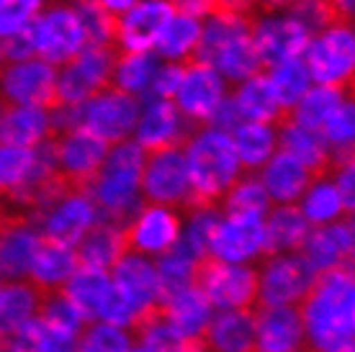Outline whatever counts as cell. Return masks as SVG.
I'll return each instance as SVG.
<instances>
[{
    "label": "cell",
    "instance_id": "obj_53",
    "mask_svg": "<svg viewBox=\"0 0 355 352\" xmlns=\"http://www.w3.org/2000/svg\"><path fill=\"white\" fill-rule=\"evenodd\" d=\"M8 64V57H6V46H3V39H0V70Z\"/></svg>",
    "mask_w": 355,
    "mask_h": 352
},
{
    "label": "cell",
    "instance_id": "obj_12",
    "mask_svg": "<svg viewBox=\"0 0 355 352\" xmlns=\"http://www.w3.org/2000/svg\"><path fill=\"white\" fill-rule=\"evenodd\" d=\"M266 242V219L252 213H232L216 221L209 237V252L224 263L260 265Z\"/></svg>",
    "mask_w": 355,
    "mask_h": 352
},
{
    "label": "cell",
    "instance_id": "obj_39",
    "mask_svg": "<svg viewBox=\"0 0 355 352\" xmlns=\"http://www.w3.org/2000/svg\"><path fill=\"white\" fill-rule=\"evenodd\" d=\"M165 303H168L170 322L175 324V329L183 337L201 335L214 317L211 303H209V301H206L198 291H193V288L180 291L178 296H173L170 301H165Z\"/></svg>",
    "mask_w": 355,
    "mask_h": 352
},
{
    "label": "cell",
    "instance_id": "obj_2",
    "mask_svg": "<svg viewBox=\"0 0 355 352\" xmlns=\"http://www.w3.org/2000/svg\"><path fill=\"white\" fill-rule=\"evenodd\" d=\"M186 162L191 201L183 211V219L196 211H222L224 195L245 175L232 137L209 126L196 132L186 144Z\"/></svg>",
    "mask_w": 355,
    "mask_h": 352
},
{
    "label": "cell",
    "instance_id": "obj_29",
    "mask_svg": "<svg viewBox=\"0 0 355 352\" xmlns=\"http://www.w3.org/2000/svg\"><path fill=\"white\" fill-rule=\"evenodd\" d=\"M111 291V273L98 267H78L62 285V296L78 308L85 322H96Z\"/></svg>",
    "mask_w": 355,
    "mask_h": 352
},
{
    "label": "cell",
    "instance_id": "obj_26",
    "mask_svg": "<svg viewBox=\"0 0 355 352\" xmlns=\"http://www.w3.org/2000/svg\"><path fill=\"white\" fill-rule=\"evenodd\" d=\"M230 137L245 175H258L268 165V159L278 152V134L270 123L242 121Z\"/></svg>",
    "mask_w": 355,
    "mask_h": 352
},
{
    "label": "cell",
    "instance_id": "obj_55",
    "mask_svg": "<svg viewBox=\"0 0 355 352\" xmlns=\"http://www.w3.org/2000/svg\"><path fill=\"white\" fill-rule=\"evenodd\" d=\"M54 3H64V0H54Z\"/></svg>",
    "mask_w": 355,
    "mask_h": 352
},
{
    "label": "cell",
    "instance_id": "obj_6",
    "mask_svg": "<svg viewBox=\"0 0 355 352\" xmlns=\"http://www.w3.org/2000/svg\"><path fill=\"white\" fill-rule=\"evenodd\" d=\"M139 193L144 203L168 206L175 211H186L191 201V180H188L186 147H168V150L144 152L142 180Z\"/></svg>",
    "mask_w": 355,
    "mask_h": 352
},
{
    "label": "cell",
    "instance_id": "obj_1",
    "mask_svg": "<svg viewBox=\"0 0 355 352\" xmlns=\"http://www.w3.org/2000/svg\"><path fill=\"white\" fill-rule=\"evenodd\" d=\"M306 337L320 352L355 340V273L353 265H338L314 275L299 303Z\"/></svg>",
    "mask_w": 355,
    "mask_h": 352
},
{
    "label": "cell",
    "instance_id": "obj_11",
    "mask_svg": "<svg viewBox=\"0 0 355 352\" xmlns=\"http://www.w3.org/2000/svg\"><path fill=\"white\" fill-rule=\"evenodd\" d=\"M183 231V213L168 206L144 203L139 213L121 229V257L165 255L175 247Z\"/></svg>",
    "mask_w": 355,
    "mask_h": 352
},
{
    "label": "cell",
    "instance_id": "obj_8",
    "mask_svg": "<svg viewBox=\"0 0 355 352\" xmlns=\"http://www.w3.org/2000/svg\"><path fill=\"white\" fill-rule=\"evenodd\" d=\"M36 57L52 67H62L85 49V34L75 10L67 3H49L31 21Z\"/></svg>",
    "mask_w": 355,
    "mask_h": 352
},
{
    "label": "cell",
    "instance_id": "obj_32",
    "mask_svg": "<svg viewBox=\"0 0 355 352\" xmlns=\"http://www.w3.org/2000/svg\"><path fill=\"white\" fill-rule=\"evenodd\" d=\"M49 132V114L34 106H13L0 118V144L31 150Z\"/></svg>",
    "mask_w": 355,
    "mask_h": 352
},
{
    "label": "cell",
    "instance_id": "obj_4",
    "mask_svg": "<svg viewBox=\"0 0 355 352\" xmlns=\"http://www.w3.org/2000/svg\"><path fill=\"white\" fill-rule=\"evenodd\" d=\"M191 288L201 293L216 311L258 308L260 265L224 263L211 252H204L193 260Z\"/></svg>",
    "mask_w": 355,
    "mask_h": 352
},
{
    "label": "cell",
    "instance_id": "obj_33",
    "mask_svg": "<svg viewBox=\"0 0 355 352\" xmlns=\"http://www.w3.org/2000/svg\"><path fill=\"white\" fill-rule=\"evenodd\" d=\"M75 270H78V263H75L72 247L57 245L52 239L42 237L26 278L36 281L39 285H46V288H62Z\"/></svg>",
    "mask_w": 355,
    "mask_h": 352
},
{
    "label": "cell",
    "instance_id": "obj_21",
    "mask_svg": "<svg viewBox=\"0 0 355 352\" xmlns=\"http://www.w3.org/2000/svg\"><path fill=\"white\" fill-rule=\"evenodd\" d=\"M258 177L266 193L270 195L273 206H296L306 193V188L317 180L304 162L286 152H275L273 157L268 159L266 168L258 173Z\"/></svg>",
    "mask_w": 355,
    "mask_h": 352
},
{
    "label": "cell",
    "instance_id": "obj_28",
    "mask_svg": "<svg viewBox=\"0 0 355 352\" xmlns=\"http://www.w3.org/2000/svg\"><path fill=\"white\" fill-rule=\"evenodd\" d=\"M234 106L240 111L242 121H252V123H270V126H278V123L286 118V111L278 106L273 90H270V82H268L266 72H258L252 78L242 80L237 90H234Z\"/></svg>",
    "mask_w": 355,
    "mask_h": 352
},
{
    "label": "cell",
    "instance_id": "obj_37",
    "mask_svg": "<svg viewBox=\"0 0 355 352\" xmlns=\"http://www.w3.org/2000/svg\"><path fill=\"white\" fill-rule=\"evenodd\" d=\"M299 209H302V213L306 216V221H309L311 227H327V224H335V221H340L345 216L338 188H335L329 175L317 177L306 188V193L299 201Z\"/></svg>",
    "mask_w": 355,
    "mask_h": 352
},
{
    "label": "cell",
    "instance_id": "obj_45",
    "mask_svg": "<svg viewBox=\"0 0 355 352\" xmlns=\"http://www.w3.org/2000/svg\"><path fill=\"white\" fill-rule=\"evenodd\" d=\"M329 177H332V183L338 188L340 203H343V213H345V216H353L355 213V152L343 159H335V162H332V170H329Z\"/></svg>",
    "mask_w": 355,
    "mask_h": 352
},
{
    "label": "cell",
    "instance_id": "obj_13",
    "mask_svg": "<svg viewBox=\"0 0 355 352\" xmlns=\"http://www.w3.org/2000/svg\"><path fill=\"white\" fill-rule=\"evenodd\" d=\"M311 270L302 255H278L260 263V301L258 306H296L304 301L314 283Z\"/></svg>",
    "mask_w": 355,
    "mask_h": 352
},
{
    "label": "cell",
    "instance_id": "obj_10",
    "mask_svg": "<svg viewBox=\"0 0 355 352\" xmlns=\"http://www.w3.org/2000/svg\"><path fill=\"white\" fill-rule=\"evenodd\" d=\"M0 96L10 106H34L46 114L62 106L57 96V70L44 60L8 62L0 70Z\"/></svg>",
    "mask_w": 355,
    "mask_h": 352
},
{
    "label": "cell",
    "instance_id": "obj_48",
    "mask_svg": "<svg viewBox=\"0 0 355 352\" xmlns=\"http://www.w3.org/2000/svg\"><path fill=\"white\" fill-rule=\"evenodd\" d=\"M3 46H6V57H8V62L34 60L36 44H34V31H31V24L24 26L21 31H16V34L6 36V39H3Z\"/></svg>",
    "mask_w": 355,
    "mask_h": 352
},
{
    "label": "cell",
    "instance_id": "obj_43",
    "mask_svg": "<svg viewBox=\"0 0 355 352\" xmlns=\"http://www.w3.org/2000/svg\"><path fill=\"white\" fill-rule=\"evenodd\" d=\"M286 18L299 24L309 34V39L320 36L335 24H343L332 0H293V6L286 10Z\"/></svg>",
    "mask_w": 355,
    "mask_h": 352
},
{
    "label": "cell",
    "instance_id": "obj_31",
    "mask_svg": "<svg viewBox=\"0 0 355 352\" xmlns=\"http://www.w3.org/2000/svg\"><path fill=\"white\" fill-rule=\"evenodd\" d=\"M209 67L219 72L227 82H242V80L252 78L263 72V64H260V57L255 52V44H252V31H242V34H234L230 42H224L214 57L209 60Z\"/></svg>",
    "mask_w": 355,
    "mask_h": 352
},
{
    "label": "cell",
    "instance_id": "obj_23",
    "mask_svg": "<svg viewBox=\"0 0 355 352\" xmlns=\"http://www.w3.org/2000/svg\"><path fill=\"white\" fill-rule=\"evenodd\" d=\"M211 352H258L255 308L216 311L204 329Z\"/></svg>",
    "mask_w": 355,
    "mask_h": 352
},
{
    "label": "cell",
    "instance_id": "obj_40",
    "mask_svg": "<svg viewBox=\"0 0 355 352\" xmlns=\"http://www.w3.org/2000/svg\"><path fill=\"white\" fill-rule=\"evenodd\" d=\"M273 209L270 195L266 193V188L260 183L258 175H242L237 183L230 188V193L224 195L222 201V213L232 216V213H252V216H263L266 219Z\"/></svg>",
    "mask_w": 355,
    "mask_h": 352
},
{
    "label": "cell",
    "instance_id": "obj_35",
    "mask_svg": "<svg viewBox=\"0 0 355 352\" xmlns=\"http://www.w3.org/2000/svg\"><path fill=\"white\" fill-rule=\"evenodd\" d=\"M263 72L270 82V90H273L278 106L284 108L286 114H291L293 106L306 96V90L311 85L309 70H306L304 60H286Z\"/></svg>",
    "mask_w": 355,
    "mask_h": 352
},
{
    "label": "cell",
    "instance_id": "obj_20",
    "mask_svg": "<svg viewBox=\"0 0 355 352\" xmlns=\"http://www.w3.org/2000/svg\"><path fill=\"white\" fill-rule=\"evenodd\" d=\"M93 221H96L93 198L88 193L67 195L44 213V219L39 221V234L57 245L75 247L78 239L93 227Z\"/></svg>",
    "mask_w": 355,
    "mask_h": 352
},
{
    "label": "cell",
    "instance_id": "obj_49",
    "mask_svg": "<svg viewBox=\"0 0 355 352\" xmlns=\"http://www.w3.org/2000/svg\"><path fill=\"white\" fill-rule=\"evenodd\" d=\"M293 0H258V18H270L281 10H288Z\"/></svg>",
    "mask_w": 355,
    "mask_h": 352
},
{
    "label": "cell",
    "instance_id": "obj_3",
    "mask_svg": "<svg viewBox=\"0 0 355 352\" xmlns=\"http://www.w3.org/2000/svg\"><path fill=\"white\" fill-rule=\"evenodd\" d=\"M144 168V150L134 139L111 144L103 165L98 170L90 198L96 206V221L124 229L144 206L139 180Z\"/></svg>",
    "mask_w": 355,
    "mask_h": 352
},
{
    "label": "cell",
    "instance_id": "obj_41",
    "mask_svg": "<svg viewBox=\"0 0 355 352\" xmlns=\"http://www.w3.org/2000/svg\"><path fill=\"white\" fill-rule=\"evenodd\" d=\"M320 134L327 141L329 152H332V162L343 159L355 152V103L353 100H343L332 116H329Z\"/></svg>",
    "mask_w": 355,
    "mask_h": 352
},
{
    "label": "cell",
    "instance_id": "obj_18",
    "mask_svg": "<svg viewBox=\"0 0 355 352\" xmlns=\"http://www.w3.org/2000/svg\"><path fill=\"white\" fill-rule=\"evenodd\" d=\"M175 8L170 0H139L124 16H119V36L116 44L124 52H150L155 39L160 36Z\"/></svg>",
    "mask_w": 355,
    "mask_h": 352
},
{
    "label": "cell",
    "instance_id": "obj_52",
    "mask_svg": "<svg viewBox=\"0 0 355 352\" xmlns=\"http://www.w3.org/2000/svg\"><path fill=\"white\" fill-rule=\"evenodd\" d=\"M324 352H355V342L338 344V347H332V350H324Z\"/></svg>",
    "mask_w": 355,
    "mask_h": 352
},
{
    "label": "cell",
    "instance_id": "obj_25",
    "mask_svg": "<svg viewBox=\"0 0 355 352\" xmlns=\"http://www.w3.org/2000/svg\"><path fill=\"white\" fill-rule=\"evenodd\" d=\"M111 283L132 301L137 311H142L147 303L157 301V267L142 255L121 257L111 267Z\"/></svg>",
    "mask_w": 355,
    "mask_h": 352
},
{
    "label": "cell",
    "instance_id": "obj_44",
    "mask_svg": "<svg viewBox=\"0 0 355 352\" xmlns=\"http://www.w3.org/2000/svg\"><path fill=\"white\" fill-rule=\"evenodd\" d=\"M44 0H0V39L16 34L24 26H28Z\"/></svg>",
    "mask_w": 355,
    "mask_h": 352
},
{
    "label": "cell",
    "instance_id": "obj_22",
    "mask_svg": "<svg viewBox=\"0 0 355 352\" xmlns=\"http://www.w3.org/2000/svg\"><path fill=\"white\" fill-rule=\"evenodd\" d=\"M309 231L311 224L299 206H273L266 216V242L260 263L278 255H299Z\"/></svg>",
    "mask_w": 355,
    "mask_h": 352
},
{
    "label": "cell",
    "instance_id": "obj_24",
    "mask_svg": "<svg viewBox=\"0 0 355 352\" xmlns=\"http://www.w3.org/2000/svg\"><path fill=\"white\" fill-rule=\"evenodd\" d=\"M278 134V150L296 157L304 162L306 168L314 173V177H324L332 170V152H329L327 141L320 132L304 129L299 123H293L286 114V118L275 126Z\"/></svg>",
    "mask_w": 355,
    "mask_h": 352
},
{
    "label": "cell",
    "instance_id": "obj_15",
    "mask_svg": "<svg viewBox=\"0 0 355 352\" xmlns=\"http://www.w3.org/2000/svg\"><path fill=\"white\" fill-rule=\"evenodd\" d=\"M196 132H201V126L188 121L173 100L155 98L139 114V121L134 126V141L144 152H157L168 147H186Z\"/></svg>",
    "mask_w": 355,
    "mask_h": 352
},
{
    "label": "cell",
    "instance_id": "obj_9",
    "mask_svg": "<svg viewBox=\"0 0 355 352\" xmlns=\"http://www.w3.org/2000/svg\"><path fill=\"white\" fill-rule=\"evenodd\" d=\"M139 114L142 111L137 96L108 88L78 106V129H88L106 144H119L129 139L139 121Z\"/></svg>",
    "mask_w": 355,
    "mask_h": 352
},
{
    "label": "cell",
    "instance_id": "obj_42",
    "mask_svg": "<svg viewBox=\"0 0 355 352\" xmlns=\"http://www.w3.org/2000/svg\"><path fill=\"white\" fill-rule=\"evenodd\" d=\"M132 337L126 329L106 322H88L78 335V352H132Z\"/></svg>",
    "mask_w": 355,
    "mask_h": 352
},
{
    "label": "cell",
    "instance_id": "obj_27",
    "mask_svg": "<svg viewBox=\"0 0 355 352\" xmlns=\"http://www.w3.org/2000/svg\"><path fill=\"white\" fill-rule=\"evenodd\" d=\"M72 252L78 267H98L111 273V267L121 260V229L106 221H93V227L72 247Z\"/></svg>",
    "mask_w": 355,
    "mask_h": 352
},
{
    "label": "cell",
    "instance_id": "obj_46",
    "mask_svg": "<svg viewBox=\"0 0 355 352\" xmlns=\"http://www.w3.org/2000/svg\"><path fill=\"white\" fill-rule=\"evenodd\" d=\"M34 162V152L24 147H3L0 144V188H10L24 180Z\"/></svg>",
    "mask_w": 355,
    "mask_h": 352
},
{
    "label": "cell",
    "instance_id": "obj_16",
    "mask_svg": "<svg viewBox=\"0 0 355 352\" xmlns=\"http://www.w3.org/2000/svg\"><path fill=\"white\" fill-rule=\"evenodd\" d=\"M54 139H57V168H60V173L70 177L85 193H90L111 144H106L96 134H90L88 129L54 134Z\"/></svg>",
    "mask_w": 355,
    "mask_h": 352
},
{
    "label": "cell",
    "instance_id": "obj_50",
    "mask_svg": "<svg viewBox=\"0 0 355 352\" xmlns=\"http://www.w3.org/2000/svg\"><path fill=\"white\" fill-rule=\"evenodd\" d=\"M332 6H335L343 24L355 26V0H332Z\"/></svg>",
    "mask_w": 355,
    "mask_h": 352
},
{
    "label": "cell",
    "instance_id": "obj_36",
    "mask_svg": "<svg viewBox=\"0 0 355 352\" xmlns=\"http://www.w3.org/2000/svg\"><path fill=\"white\" fill-rule=\"evenodd\" d=\"M345 100V90L332 88V85H314L306 90V96L293 106V111L288 114L293 123H299L304 129L320 132L324 121H327L332 111Z\"/></svg>",
    "mask_w": 355,
    "mask_h": 352
},
{
    "label": "cell",
    "instance_id": "obj_51",
    "mask_svg": "<svg viewBox=\"0 0 355 352\" xmlns=\"http://www.w3.org/2000/svg\"><path fill=\"white\" fill-rule=\"evenodd\" d=\"M101 6L106 10H111V13H116V16H124L126 10L129 8H134L139 0H98Z\"/></svg>",
    "mask_w": 355,
    "mask_h": 352
},
{
    "label": "cell",
    "instance_id": "obj_5",
    "mask_svg": "<svg viewBox=\"0 0 355 352\" xmlns=\"http://www.w3.org/2000/svg\"><path fill=\"white\" fill-rule=\"evenodd\" d=\"M124 49L119 44L85 46L57 72V96L67 106H80L114 82V70Z\"/></svg>",
    "mask_w": 355,
    "mask_h": 352
},
{
    "label": "cell",
    "instance_id": "obj_14",
    "mask_svg": "<svg viewBox=\"0 0 355 352\" xmlns=\"http://www.w3.org/2000/svg\"><path fill=\"white\" fill-rule=\"evenodd\" d=\"M224 98H227V80L219 72L201 62H186V75L173 103L188 121L206 129Z\"/></svg>",
    "mask_w": 355,
    "mask_h": 352
},
{
    "label": "cell",
    "instance_id": "obj_54",
    "mask_svg": "<svg viewBox=\"0 0 355 352\" xmlns=\"http://www.w3.org/2000/svg\"><path fill=\"white\" fill-rule=\"evenodd\" d=\"M132 352H144V350H139V347H134V350Z\"/></svg>",
    "mask_w": 355,
    "mask_h": 352
},
{
    "label": "cell",
    "instance_id": "obj_19",
    "mask_svg": "<svg viewBox=\"0 0 355 352\" xmlns=\"http://www.w3.org/2000/svg\"><path fill=\"white\" fill-rule=\"evenodd\" d=\"M255 332L258 352H296L309 342L302 311L296 306H258Z\"/></svg>",
    "mask_w": 355,
    "mask_h": 352
},
{
    "label": "cell",
    "instance_id": "obj_38",
    "mask_svg": "<svg viewBox=\"0 0 355 352\" xmlns=\"http://www.w3.org/2000/svg\"><path fill=\"white\" fill-rule=\"evenodd\" d=\"M160 70V57L152 52H124L121 60L114 70V82L111 88L129 93V96H139L142 90L152 85L155 72Z\"/></svg>",
    "mask_w": 355,
    "mask_h": 352
},
{
    "label": "cell",
    "instance_id": "obj_30",
    "mask_svg": "<svg viewBox=\"0 0 355 352\" xmlns=\"http://www.w3.org/2000/svg\"><path fill=\"white\" fill-rule=\"evenodd\" d=\"M42 234L34 227H6L0 234V278L21 281L26 278L34 263Z\"/></svg>",
    "mask_w": 355,
    "mask_h": 352
},
{
    "label": "cell",
    "instance_id": "obj_7",
    "mask_svg": "<svg viewBox=\"0 0 355 352\" xmlns=\"http://www.w3.org/2000/svg\"><path fill=\"white\" fill-rule=\"evenodd\" d=\"M304 64L317 85L345 88L355 75V26L335 24L314 36L304 54Z\"/></svg>",
    "mask_w": 355,
    "mask_h": 352
},
{
    "label": "cell",
    "instance_id": "obj_34",
    "mask_svg": "<svg viewBox=\"0 0 355 352\" xmlns=\"http://www.w3.org/2000/svg\"><path fill=\"white\" fill-rule=\"evenodd\" d=\"M198 39H201V21L186 13H173L160 36L155 39L152 52L168 62H188L198 46Z\"/></svg>",
    "mask_w": 355,
    "mask_h": 352
},
{
    "label": "cell",
    "instance_id": "obj_47",
    "mask_svg": "<svg viewBox=\"0 0 355 352\" xmlns=\"http://www.w3.org/2000/svg\"><path fill=\"white\" fill-rule=\"evenodd\" d=\"M183 75H186V62H168V64H160V70L155 72L152 78V96L162 98V100H173L183 82Z\"/></svg>",
    "mask_w": 355,
    "mask_h": 352
},
{
    "label": "cell",
    "instance_id": "obj_17",
    "mask_svg": "<svg viewBox=\"0 0 355 352\" xmlns=\"http://www.w3.org/2000/svg\"><path fill=\"white\" fill-rule=\"evenodd\" d=\"M309 42V34L286 16L258 18L252 26V44H255L263 70L286 60H304Z\"/></svg>",
    "mask_w": 355,
    "mask_h": 352
}]
</instances>
